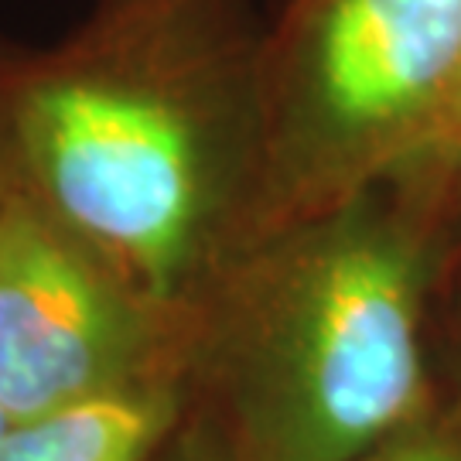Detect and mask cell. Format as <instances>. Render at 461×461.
Instances as JSON below:
<instances>
[{
  "instance_id": "cell-1",
  "label": "cell",
  "mask_w": 461,
  "mask_h": 461,
  "mask_svg": "<svg viewBox=\"0 0 461 461\" xmlns=\"http://www.w3.org/2000/svg\"><path fill=\"white\" fill-rule=\"evenodd\" d=\"M236 133L264 137V51L205 0H120L0 86L14 175L167 318L212 270Z\"/></svg>"
},
{
  "instance_id": "cell-2",
  "label": "cell",
  "mask_w": 461,
  "mask_h": 461,
  "mask_svg": "<svg viewBox=\"0 0 461 461\" xmlns=\"http://www.w3.org/2000/svg\"><path fill=\"white\" fill-rule=\"evenodd\" d=\"M424 270L366 185L249 253L209 331L222 461H352L428 417Z\"/></svg>"
},
{
  "instance_id": "cell-3",
  "label": "cell",
  "mask_w": 461,
  "mask_h": 461,
  "mask_svg": "<svg viewBox=\"0 0 461 461\" xmlns=\"http://www.w3.org/2000/svg\"><path fill=\"white\" fill-rule=\"evenodd\" d=\"M458 86L461 0H301L264 51L274 182L297 212L363 188L396 154L445 144Z\"/></svg>"
},
{
  "instance_id": "cell-4",
  "label": "cell",
  "mask_w": 461,
  "mask_h": 461,
  "mask_svg": "<svg viewBox=\"0 0 461 461\" xmlns=\"http://www.w3.org/2000/svg\"><path fill=\"white\" fill-rule=\"evenodd\" d=\"M167 321L11 167L0 192V411L7 424L161 373Z\"/></svg>"
},
{
  "instance_id": "cell-5",
  "label": "cell",
  "mask_w": 461,
  "mask_h": 461,
  "mask_svg": "<svg viewBox=\"0 0 461 461\" xmlns=\"http://www.w3.org/2000/svg\"><path fill=\"white\" fill-rule=\"evenodd\" d=\"M182 386L167 369L96 400L7 424L0 461H150L182 420Z\"/></svg>"
},
{
  "instance_id": "cell-6",
  "label": "cell",
  "mask_w": 461,
  "mask_h": 461,
  "mask_svg": "<svg viewBox=\"0 0 461 461\" xmlns=\"http://www.w3.org/2000/svg\"><path fill=\"white\" fill-rule=\"evenodd\" d=\"M352 461H461V420L420 417Z\"/></svg>"
},
{
  "instance_id": "cell-7",
  "label": "cell",
  "mask_w": 461,
  "mask_h": 461,
  "mask_svg": "<svg viewBox=\"0 0 461 461\" xmlns=\"http://www.w3.org/2000/svg\"><path fill=\"white\" fill-rule=\"evenodd\" d=\"M451 140L461 144V86L458 93H455V99H451V110H447V123H445V144H451Z\"/></svg>"
},
{
  "instance_id": "cell-8",
  "label": "cell",
  "mask_w": 461,
  "mask_h": 461,
  "mask_svg": "<svg viewBox=\"0 0 461 461\" xmlns=\"http://www.w3.org/2000/svg\"><path fill=\"white\" fill-rule=\"evenodd\" d=\"M7 178H11V154H7L4 137H0V192H4ZM4 430H7V417H4V411H0V438H4Z\"/></svg>"
},
{
  "instance_id": "cell-9",
  "label": "cell",
  "mask_w": 461,
  "mask_h": 461,
  "mask_svg": "<svg viewBox=\"0 0 461 461\" xmlns=\"http://www.w3.org/2000/svg\"><path fill=\"white\" fill-rule=\"evenodd\" d=\"M178 461H212L209 455H198V451H188V455H182Z\"/></svg>"
}]
</instances>
